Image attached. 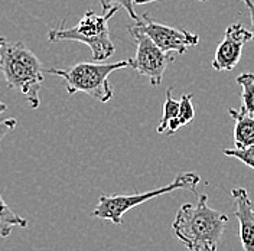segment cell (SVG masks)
Here are the masks:
<instances>
[{"label":"cell","mask_w":254,"mask_h":251,"mask_svg":"<svg viewBox=\"0 0 254 251\" xmlns=\"http://www.w3.org/2000/svg\"><path fill=\"white\" fill-rule=\"evenodd\" d=\"M228 224V217L208 205L199 195L196 204L182 205L172 222L176 238L190 251H217Z\"/></svg>","instance_id":"cell-1"},{"label":"cell","mask_w":254,"mask_h":251,"mask_svg":"<svg viewBox=\"0 0 254 251\" xmlns=\"http://www.w3.org/2000/svg\"><path fill=\"white\" fill-rule=\"evenodd\" d=\"M0 72L9 88L25 95L32 110L39 109L45 69L33 51L22 41L10 42L6 36H0Z\"/></svg>","instance_id":"cell-2"},{"label":"cell","mask_w":254,"mask_h":251,"mask_svg":"<svg viewBox=\"0 0 254 251\" xmlns=\"http://www.w3.org/2000/svg\"><path fill=\"white\" fill-rule=\"evenodd\" d=\"M119 10V6H114L107 12H103V15H97L94 10H87L81 20L72 28H65L64 19L61 26L48 32V41L51 44L63 41L81 42L91 49L94 63H103L111 58L116 52V47L111 41L109 22Z\"/></svg>","instance_id":"cell-3"},{"label":"cell","mask_w":254,"mask_h":251,"mask_svg":"<svg viewBox=\"0 0 254 251\" xmlns=\"http://www.w3.org/2000/svg\"><path fill=\"white\" fill-rule=\"evenodd\" d=\"M127 66H130L128 60L113 63H79L66 69L48 68L45 72L63 78L69 95L84 93L100 103H109L114 95L113 87L109 82L110 74Z\"/></svg>","instance_id":"cell-4"},{"label":"cell","mask_w":254,"mask_h":251,"mask_svg":"<svg viewBox=\"0 0 254 251\" xmlns=\"http://www.w3.org/2000/svg\"><path fill=\"white\" fill-rule=\"evenodd\" d=\"M201 182V176L195 172L179 173L169 185L160 187L153 190H147L143 193H133V195H101L98 198V204L91 212V217L98 220H109L116 225H120L123 222V217L131 208H136L139 205L144 204L156 196L171 193L175 190L187 189L196 195V187Z\"/></svg>","instance_id":"cell-5"},{"label":"cell","mask_w":254,"mask_h":251,"mask_svg":"<svg viewBox=\"0 0 254 251\" xmlns=\"http://www.w3.org/2000/svg\"><path fill=\"white\" fill-rule=\"evenodd\" d=\"M128 33L136 41V55L130 58V68H133L139 75L149 79L150 85L158 87L162 84L166 68L176 60L175 52H166L134 25L128 26Z\"/></svg>","instance_id":"cell-6"},{"label":"cell","mask_w":254,"mask_h":251,"mask_svg":"<svg viewBox=\"0 0 254 251\" xmlns=\"http://www.w3.org/2000/svg\"><path fill=\"white\" fill-rule=\"evenodd\" d=\"M137 29L146 33L160 49L184 55L187 49L198 45L199 36L187 29H178L153 20L149 13H143L139 22L133 23Z\"/></svg>","instance_id":"cell-7"},{"label":"cell","mask_w":254,"mask_h":251,"mask_svg":"<svg viewBox=\"0 0 254 251\" xmlns=\"http://www.w3.org/2000/svg\"><path fill=\"white\" fill-rule=\"evenodd\" d=\"M252 39V31L246 29L241 23H231L225 29L222 42L215 49L212 68L215 71H233L241 60L244 44H247Z\"/></svg>","instance_id":"cell-8"},{"label":"cell","mask_w":254,"mask_h":251,"mask_svg":"<svg viewBox=\"0 0 254 251\" xmlns=\"http://www.w3.org/2000/svg\"><path fill=\"white\" fill-rule=\"evenodd\" d=\"M236 202V217L240 224V241L244 251H254V206L244 188L231 189Z\"/></svg>","instance_id":"cell-9"},{"label":"cell","mask_w":254,"mask_h":251,"mask_svg":"<svg viewBox=\"0 0 254 251\" xmlns=\"http://www.w3.org/2000/svg\"><path fill=\"white\" fill-rule=\"evenodd\" d=\"M230 116L234 120V141L236 147L254 146V116L241 109H228Z\"/></svg>","instance_id":"cell-10"},{"label":"cell","mask_w":254,"mask_h":251,"mask_svg":"<svg viewBox=\"0 0 254 251\" xmlns=\"http://www.w3.org/2000/svg\"><path fill=\"white\" fill-rule=\"evenodd\" d=\"M15 227L26 228L28 220L17 215L15 211L6 204V201L3 199V196L0 193V237L7 238L15 230Z\"/></svg>","instance_id":"cell-11"},{"label":"cell","mask_w":254,"mask_h":251,"mask_svg":"<svg viewBox=\"0 0 254 251\" xmlns=\"http://www.w3.org/2000/svg\"><path fill=\"white\" fill-rule=\"evenodd\" d=\"M237 84L241 85V110L254 116V74L253 72H243L237 78Z\"/></svg>","instance_id":"cell-12"},{"label":"cell","mask_w":254,"mask_h":251,"mask_svg":"<svg viewBox=\"0 0 254 251\" xmlns=\"http://www.w3.org/2000/svg\"><path fill=\"white\" fill-rule=\"evenodd\" d=\"M178 116H179V101H176L172 97V88H169L166 91V98H165V104H163V116H162L159 126L156 127V131L159 134H163L168 123L174 119H178Z\"/></svg>","instance_id":"cell-13"},{"label":"cell","mask_w":254,"mask_h":251,"mask_svg":"<svg viewBox=\"0 0 254 251\" xmlns=\"http://www.w3.org/2000/svg\"><path fill=\"white\" fill-rule=\"evenodd\" d=\"M100 4H101L103 12H107V10L113 9L114 6H119L120 9L123 7L134 22L140 20V16H137L136 10H134L136 0H100Z\"/></svg>","instance_id":"cell-14"},{"label":"cell","mask_w":254,"mask_h":251,"mask_svg":"<svg viewBox=\"0 0 254 251\" xmlns=\"http://www.w3.org/2000/svg\"><path fill=\"white\" fill-rule=\"evenodd\" d=\"M222 153L228 157H236L240 162H243L246 166L254 169V146L250 147H236V149H224Z\"/></svg>","instance_id":"cell-15"},{"label":"cell","mask_w":254,"mask_h":251,"mask_svg":"<svg viewBox=\"0 0 254 251\" xmlns=\"http://www.w3.org/2000/svg\"><path fill=\"white\" fill-rule=\"evenodd\" d=\"M178 119L181 120L182 126L190 125L195 119V109L192 104V95L184 94L179 101V116Z\"/></svg>","instance_id":"cell-16"},{"label":"cell","mask_w":254,"mask_h":251,"mask_svg":"<svg viewBox=\"0 0 254 251\" xmlns=\"http://www.w3.org/2000/svg\"><path fill=\"white\" fill-rule=\"evenodd\" d=\"M16 126H17L16 119H6V120L0 122V141L3 140L10 131H13Z\"/></svg>","instance_id":"cell-17"},{"label":"cell","mask_w":254,"mask_h":251,"mask_svg":"<svg viewBox=\"0 0 254 251\" xmlns=\"http://www.w3.org/2000/svg\"><path fill=\"white\" fill-rule=\"evenodd\" d=\"M247 6V9L250 10V20H252V33H253V41L254 42V1L253 0H243Z\"/></svg>","instance_id":"cell-18"},{"label":"cell","mask_w":254,"mask_h":251,"mask_svg":"<svg viewBox=\"0 0 254 251\" xmlns=\"http://www.w3.org/2000/svg\"><path fill=\"white\" fill-rule=\"evenodd\" d=\"M155 1H159V0H136V4H149V3H155ZM198 1H205V0H198Z\"/></svg>","instance_id":"cell-19"},{"label":"cell","mask_w":254,"mask_h":251,"mask_svg":"<svg viewBox=\"0 0 254 251\" xmlns=\"http://www.w3.org/2000/svg\"><path fill=\"white\" fill-rule=\"evenodd\" d=\"M6 110H7V104L3 103V101H0V114H3Z\"/></svg>","instance_id":"cell-20"}]
</instances>
